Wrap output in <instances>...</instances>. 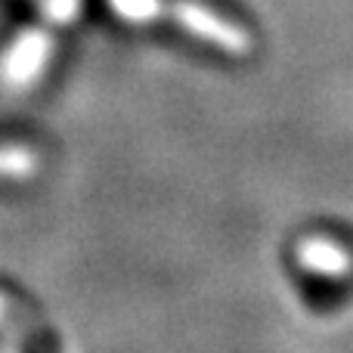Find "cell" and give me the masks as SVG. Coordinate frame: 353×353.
I'll list each match as a JSON object with an SVG mask.
<instances>
[{"label":"cell","mask_w":353,"mask_h":353,"mask_svg":"<svg viewBox=\"0 0 353 353\" xmlns=\"http://www.w3.org/2000/svg\"><path fill=\"white\" fill-rule=\"evenodd\" d=\"M0 335L12 344L16 353H62L53 329L31 307L12 301L6 292H0Z\"/></svg>","instance_id":"obj_1"}]
</instances>
